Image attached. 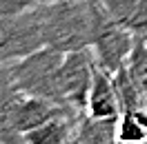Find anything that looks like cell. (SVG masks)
<instances>
[{
  "instance_id": "5b68a950",
  "label": "cell",
  "mask_w": 147,
  "mask_h": 144,
  "mask_svg": "<svg viewBox=\"0 0 147 144\" xmlns=\"http://www.w3.org/2000/svg\"><path fill=\"white\" fill-rule=\"evenodd\" d=\"M94 71H96V58L89 47L65 53L58 69V91L65 107L76 109L80 113L87 111V98L92 89Z\"/></svg>"
},
{
  "instance_id": "8992f818",
  "label": "cell",
  "mask_w": 147,
  "mask_h": 144,
  "mask_svg": "<svg viewBox=\"0 0 147 144\" xmlns=\"http://www.w3.org/2000/svg\"><path fill=\"white\" fill-rule=\"evenodd\" d=\"M80 117H83L80 111L65 107L54 117H49L45 124H40L34 131L25 133L22 142H27V144H74V135L78 131Z\"/></svg>"
},
{
  "instance_id": "5bb4252c",
  "label": "cell",
  "mask_w": 147,
  "mask_h": 144,
  "mask_svg": "<svg viewBox=\"0 0 147 144\" xmlns=\"http://www.w3.org/2000/svg\"><path fill=\"white\" fill-rule=\"evenodd\" d=\"M0 142H9V133H7V124H5L2 111H0Z\"/></svg>"
},
{
  "instance_id": "9a60e30c",
  "label": "cell",
  "mask_w": 147,
  "mask_h": 144,
  "mask_svg": "<svg viewBox=\"0 0 147 144\" xmlns=\"http://www.w3.org/2000/svg\"><path fill=\"white\" fill-rule=\"evenodd\" d=\"M47 2H60V0H31V5H47Z\"/></svg>"
},
{
  "instance_id": "7c38bea8",
  "label": "cell",
  "mask_w": 147,
  "mask_h": 144,
  "mask_svg": "<svg viewBox=\"0 0 147 144\" xmlns=\"http://www.w3.org/2000/svg\"><path fill=\"white\" fill-rule=\"evenodd\" d=\"M127 69L131 71L134 80L138 82V87L145 93V100H147V38L145 36H136L134 49H131L127 60Z\"/></svg>"
},
{
  "instance_id": "ba28073f",
  "label": "cell",
  "mask_w": 147,
  "mask_h": 144,
  "mask_svg": "<svg viewBox=\"0 0 147 144\" xmlns=\"http://www.w3.org/2000/svg\"><path fill=\"white\" fill-rule=\"evenodd\" d=\"M109 18L134 36H147V0H98Z\"/></svg>"
},
{
  "instance_id": "9c48e42d",
  "label": "cell",
  "mask_w": 147,
  "mask_h": 144,
  "mask_svg": "<svg viewBox=\"0 0 147 144\" xmlns=\"http://www.w3.org/2000/svg\"><path fill=\"white\" fill-rule=\"evenodd\" d=\"M118 117H94L83 113L74 144H111L116 142Z\"/></svg>"
},
{
  "instance_id": "30bf717a",
  "label": "cell",
  "mask_w": 147,
  "mask_h": 144,
  "mask_svg": "<svg viewBox=\"0 0 147 144\" xmlns=\"http://www.w3.org/2000/svg\"><path fill=\"white\" fill-rule=\"evenodd\" d=\"M114 87L118 93V102H120V113L123 111H134V109H147V100L145 93L140 91L138 82L134 80L131 71L125 67H120L118 71L114 73Z\"/></svg>"
},
{
  "instance_id": "6da1fadb",
  "label": "cell",
  "mask_w": 147,
  "mask_h": 144,
  "mask_svg": "<svg viewBox=\"0 0 147 144\" xmlns=\"http://www.w3.org/2000/svg\"><path fill=\"white\" fill-rule=\"evenodd\" d=\"M42 20L45 47L58 51H76L92 47L94 0H60L38 5Z\"/></svg>"
},
{
  "instance_id": "4fadbf2b",
  "label": "cell",
  "mask_w": 147,
  "mask_h": 144,
  "mask_svg": "<svg viewBox=\"0 0 147 144\" xmlns=\"http://www.w3.org/2000/svg\"><path fill=\"white\" fill-rule=\"evenodd\" d=\"M31 7V0H0V18Z\"/></svg>"
},
{
  "instance_id": "7a4b0ae2",
  "label": "cell",
  "mask_w": 147,
  "mask_h": 144,
  "mask_svg": "<svg viewBox=\"0 0 147 144\" xmlns=\"http://www.w3.org/2000/svg\"><path fill=\"white\" fill-rule=\"evenodd\" d=\"M63 58L65 51L40 47L38 51L20 58L16 62H9L7 67H9V75L18 91L63 104L60 91H58V69H60Z\"/></svg>"
},
{
  "instance_id": "277c9868",
  "label": "cell",
  "mask_w": 147,
  "mask_h": 144,
  "mask_svg": "<svg viewBox=\"0 0 147 144\" xmlns=\"http://www.w3.org/2000/svg\"><path fill=\"white\" fill-rule=\"evenodd\" d=\"M134 42L136 36L123 25H118L114 18H109V13L100 7V2L94 0V40L89 49L94 51L98 67L114 75L120 67L127 64Z\"/></svg>"
},
{
  "instance_id": "8fae6325",
  "label": "cell",
  "mask_w": 147,
  "mask_h": 144,
  "mask_svg": "<svg viewBox=\"0 0 147 144\" xmlns=\"http://www.w3.org/2000/svg\"><path fill=\"white\" fill-rule=\"evenodd\" d=\"M116 142H123V144L147 142V109H134V111L120 113Z\"/></svg>"
},
{
  "instance_id": "52a82bcc",
  "label": "cell",
  "mask_w": 147,
  "mask_h": 144,
  "mask_svg": "<svg viewBox=\"0 0 147 144\" xmlns=\"http://www.w3.org/2000/svg\"><path fill=\"white\" fill-rule=\"evenodd\" d=\"M85 113L94 117H118L120 115V102H118L116 87H114V75L107 73L102 67H98V62H96V71H94V80H92Z\"/></svg>"
},
{
  "instance_id": "3957f363",
  "label": "cell",
  "mask_w": 147,
  "mask_h": 144,
  "mask_svg": "<svg viewBox=\"0 0 147 144\" xmlns=\"http://www.w3.org/2000/svg\"><path fill=\"white\" fill-rule=\"evenodd\" d=\"M45 47L38 5L0 18V64L16 62Z\"/></svg>"
}]
</instances>
